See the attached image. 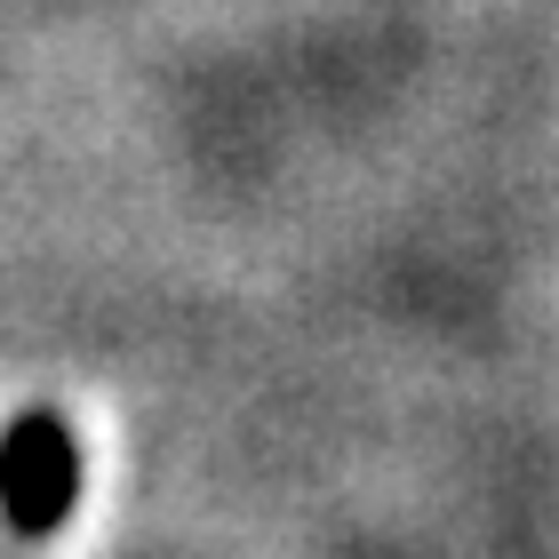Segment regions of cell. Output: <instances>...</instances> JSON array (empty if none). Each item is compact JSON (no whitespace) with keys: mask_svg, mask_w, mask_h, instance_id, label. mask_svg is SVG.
Returning <instances> with one entry per match:
<instances>
[{"mask_svg":"<svg viewBox=\"0 0 559 559\" xmlns=\"http://www.w3.org/2000/svg\"><path fill=\"white\" fill-rule=\"evenodd\" d=\"M0 496L24 527H48L64 520L72 503V440L57 416H24L9 440H0Z\"/></svg>","mask_w":559,"mask_h":559,"instance_id":"6da1fadb","label":"cell"}]
</instances>
